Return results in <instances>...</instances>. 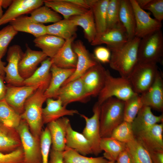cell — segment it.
<instances>
[{"label":"cell","instance_id":"4","mask_svg":"<svg viewBox=\"0 0 163 163\" xmlns=\"http://www.w3.org/2000/svg\"><path fill=\"white\" fill-rule=\"evenodd\" d=\"M136 94L127 78L114 77L107 70L104 84L97 96V102L101 105L111 97L125 101Z\"/></svg>","mask_w":163,"mask_h":163},{"label":"cell","instance_id":"12","mask_svg":"<svg viewBox=\"0 0 163 163\" xmlns=\"http://www.w3.org/2000/svg\"><path fill=\"white\" fill-rule=\"evenodd\" d=\"M21 46L14 45L7 51V65L5 67V81L8 85L14 86H23L24 79L20 75L18 70L19 62L23 54Z\"/></svg>","mask_w":163,"mask_h":163},{"label":"cell","instance_id":"22","mask_svg":"<svg viewBox=\"0 0 163 163\" xmlns=\"http://www.w3.org/2000/svg\"><path fill=\"white\" fill-rule=\"evenodd\" d=\"M46 106L42 109V119L44 124L48 123L65 116H73L79 114L76 110L68 109L59 99L47 98Z\"/></svg>","mask_w":163,"mask_h":163},{"label":"cell","instance_id":"42","mask_svg":"<svg viewBox=\"0 0 163 163\" xmlns=\"http://www.w3.org/2000/svg\"><path fill=\"white\" fill-rule=\"evenodd\" d=\"M120 0H109L107 10V30L121 24L119 17Z\"/></svg>","mask_w":163,"mask_h":163},{"label":"cell","instance_id":"26","mask_svg":"<svg viewBox=\"0 0 163 163\" xmlns=\"http://www.w3.org/2000/svg\"><path fill=\"white\" fill-rule=\"evenodd\" d=\"M66 146L84 156L93 154L88 139L82 133L74 130L70 123L68 124L67 129Z\"/></svg>","mask_w":163,"mask_h":163},{"label":"cell","instance_id":"2","mask_svg":"<svg viewBox=\"0 0 163 163\" xmlns=\"http://www.w3.org/2000/svg\"><path fill=\"white\" fill-rule=\"evenodd\" d=\"M43 89L38 88L26 100L21 119L27 123L34 136L40 138L43 124L42 119L43 105L47 98Z\"/></svg>","mask_w":163,"mask_h":163},{"label":"cell","instance_id":"21","mask_svg":"<svg viewBox=\"0 0 163 163\" xmlns=\"http://www.w3.org/2000/svg\"><path fill=\"white\" fill-rule=\"evenodd\" d=\"M69 120L63 117L47 124L50 134L52 148L55 150L63 151L66 147L67 129Z\"/></svg>","mask_w":163,"mask_h":163},{"label":"cell","instance_id":"50","mask_svg":"<svg viewBox=\"0 0 163 163\" xmlns=\"http://www.w3.org/2000/svg\"><path fill=\"white\" fill-rule=\"evenodd\" d=\"M115 163H132L130 156L126 148L119 155Z\"/></svg>","mask_w":163,"mask_h":163},{"label":"cell","instance_id":"31","mask_svg":"<svg viewBox=\"0 0 163 163\" xmlns=\"http://www.w3.org/2000/svg\"><path fill=\"white\" fill-rule=\"evenodd\" d=\"M119 17L129 40L135 37L136 20L130 0H120Z\"/></svg>","mask_w":163,"mask_h":163},{"label":"cell","instance_id":"49","mask_svg":"<svg viewBox=\"0 0 163 163\" xmlns=\"http://www.w3.org/2000/svg\"><path fill=\"white\" fill-rule=\"evenodd\" d=\"M69 2L81 8L89 10L96 0H68Z\"/></svg>","mask_w":163,"mask_h":163},{"label":"cell","instance_id":"39","mask_svg":"<svg viewBox=\"0 0 163 163\" xmlns=\"http://www.w3.org/2000/svg\"><path fill=\"white\" fill-rule=\"evenodd\" d=\"M64 163H107L104 157H89L66 146L63 152Z\"/></svg>","mask_w":163,"mask_h":163},{"label":"cell","instance_id":"6","mask_svg":"<svg viewBox=\"0 0 163 163\" xmlns=\"http://www.w3.org/2000/svg\"><path fill=\"white\" fill-rule=\"evenodd\" d=\"M159 72L156 64L138 62L127 78L134 91L141 94L152 85Z\"/></svg>","mask_w":163,"mask_h":163},{"label":"cell","instance_id":"44","mask_svg":"<svg viewBox=\"0 0 163 163\" xmlns=\"http://www.w3.org/2000/svg\"><path fill=\"white\" fill-rule=\"evenodd\" d=\"M40 142L42 163H48L52 140L50 132L47 126L42 132Z\"/></svg>","mask_w":163,"mask_h":163},{"label":"cell","instance_id":"51","mask_svg":"<svg viewBox=\"0 0 163 163\" xmlns=\"http://www.w3.org/2000/svg\"><path fill=\"white\" fill-rule=\"evenodd\" d=\"M152 163H163V152L149 153Z\"/></svg>","mask_w":163,"mask_h":163},{"label":"cell","instance_id":"8","mask_svg":"<svg viewBox=\"0 0 163 163\" xmlns=\"http://www.w3.org/2000/svg\"><path fill=\"white\" fill-rule=\"evenodd\" d=\"M100 108L101 105L97 102L93 107V113L91 117H88L84 114H80L85 122L82 133L89 141L93 154L96 156L102 152L100 148L101 139L99 123Z\"/></svg>","mask_w":163,"mask_h":163},{"label":"cell","instance_id":"36","mask_svg":"<svg viewBox=\"0 0 163 163\" xmlns=\"http://www.w3.org/2000/svg\"><path fill=\"white\" fill-rule=\"evenodd\" d=\"M126 146L132 163H152L148 152L135 138Z\"/></svg>","mask_w":163,"mask_h":163},{"label":"cell","instance_id":"16","mask_svg":"<svg viewBox=\"0 0 163 163\" xmlns=\"http://www.w3.org/2000/svg\"><path fill=\"white\" fill-rule=\"evenodd\" d=\"M42 0H14L8 8L0 18V26L10 22L26 14L30 13L43 5Z\"/></svg>","mask_w":163,"mask_h":163},{"label":"cell","instance_id":"53","mask_svg":"<svg viewBox=\"0 0 163 163\" xmlns=\"http://www.w3.org/2000/svg\"><path fill=\"white\" fill-rule=\"evenodd\" d=\"M151 0H136L139 6L143 9L147 4Z\"/></svg>","mask_w":163,"mask_h":163},{"label":"cell","instance_id":"46","mask_svg":"<svg viewBox=\"0 0 163 163\" xmlns=\"http://www.w3.org/2000/svg\"><path fill=\"white\" fill-rule=\"evenodd\" d=\"M143 9L150 11L155 19L161 22L163 20V0H151Z\"/></svg>","mask_w":163,"mask_h":163},{"label":"cell","instance_id":"30","mask_svg":"<svg viewBox=\"0 0 163 163\" xmlns=\"http://www.w3.org/2000/svg\"><path fill=\"white\" fill-rule=\"evenodd\" d=\"M43 2L44 5L61 14L65 19L83 14L89 10L78 6L68 0H45Z\"/></svg>","mask_w":163,"mask_h":163},{"label":"cell","instance_id":"13","mask_svg":"<svg viewBox=\"0 0 163 163\" xmlns=\"http://www.w3.org/2000/svg\"><path fill=\"white\" fill-rule=\"evenodd\" d=\"M72 48L77 57L76 66L74 73L64 82L62 86L80 77L89 69L99 62L93 55L90 53L82 40H78L73 42Z\"/></svg>","mask_w":163,"mask_h":163},{"label":"cell","instance_id":"37","mask_svg":"<svg viewBox=\"0 0 163 163\" xmlns=\"http://www.w3.org/2000/svg\"><path fill=\"white\" fill-rule=\"evenodd\" d=\"M21 115L6 102L0 101V122L9 127L16 129L19 125Z\"/></svg>","mask_w":163,"mask_h":163},{"label":"cell","instance_id":"11","mask_svg":"<svg viewBox=\"0 0 163 163\" xmlns=\"http://www.w3.org/2000/svg\"><path fill=\"white\" fill-rule=\"evenodd\" d=\"M130 1L135 17V37L142 38L152 32L161 29V22L151 18L147 12L139 6L136 0Z\"/></svg>","mask_w":163,"mask_h":163},{"label":"cell","instance_id":"45","mask_svg":"<svg viewBox=\"0 0 163 163\" xmlns=\"http://www.w3.org/2000/svg\"><path fill=\"white\" fill-rule=\"evenodd\" d=\"M24 159L22 145L10 153H5L0 152V163H23Z\"/></svg>","mask_w":163,"mask_h":163},{"label":"cell","instance_id":"43","mask_svg":"<svg viewBox=\"0 0 163 163\" xmlns=\"http://www.w3.org/2000/svg\"><path fill=\"white\" fill-rule=\"evenodd\" d=\"M18 33L10 24L0 30V59L5 55L10 43Z\"/></svg>","mask_w":163,"mask_h":163},{"label":"cell","instance_id":"19","mask_svg":"<svg viewBox=\"0 0 163 163\" xmlns=\"http://www.w3.org/2000/svg\"><path fill=\"white\" fill-rule=\"evenodd\" d=\"M129 40L126 30L122 24L97 34L92 46L107 45V48L116 47L122 45Z\"/></svg>","mask_w":163,"mask_h":163},{"label":"cell","instance_id":"3","mask_svg":"<svg viewBox=\"0 0 163 163\" xmlns=\"http://www.w3.org/2000/svg\"><path fill=\"white\" fill-rule=\"evenodd\" d=\"M124 101L109 98L101 105L99 117L101 138L110 137L113 130L123 121Z\"/></svg>","mask_w":163,"mask_h":163},{"label":"cell","instance_id":"27","mask_svg":"<svg viewBox=\"0 0 163 163\" xmlns=\"http://www.w3.org/2000/svg\"><path fill=\"white\" fill-rule=\"evenodd\" d=\"M21 146L20 138L16 129L0 122V152L10 153Z\"/></svg>","mask_w":163,"mask_h":163},{"label":"cell","instance_id":"5","mask_svg":"<svg viewBox=\"0 0 163 163\" xmlns=\"http://www.w3.org/2000/svg\"><path fill=\"white\" fill-rule=\"evenodd\" d=\"M163 57V35L161 29L146 36L140 40L138 62L157 64Z\"/></svg>","mask_w":163,"mask_h":163},{"label":"cell","instance_id":"29","mask_svg":"<svg viewBox=\"0 0 163 163\" xmlns=\"http://www.w3.org/2000/svg\"><path fill=\"white\" fill-rule=\"evenodd\" d=\"M65 41L62 38L47 34L36 37L33 41L35 46L50 58L56 54Z\"/></svg>","mask_w":163,"mask_h":163},{"label":"cell","instance_id":"38","mask_svg":"<svg viewBox=\"0 0 163 163\" xmlns=\"http://www.w3.org/2000/svg\"><path fill=\"white\" fill-rule=\"evenodd\" d=\"M30 14V17L32 20L43 24L50 22L55 23L62 19L58 13L45 5L35 9Z\"/></svg>","mask_w":163,"mask_h":163},{"label":"cell","instance_id":"24","mask_svg":"<svg viewBox=\"0 0 163 163\" xmlns=\"http://www.w3.org/2000/svg\"><path fill=\"white\" fill-rule=\"evenodd\" d=\"M75 69H63L52 64L50 68L51 79L48 87L44 93L47 98H56L63 84L74 73Z\"/></svg>","mask_w":163,"mask_h":163},{"label":"cell","instance_id":"52","mask_svg":"<svg viewBox=\"0 0 163 163\" xmlns=\"http://www.w3.org/2000/svg\"><path fill=\"white\" fill-rule=\"evenodd\" d=\"M5 75L0 74V101L4 99L7 89L5 83Z\"/></svg>","mask_w":163,"mask_h":163},{"label":"cell","instance_id":"41","mask_svg":"<svg viewBox=\"0 0 163 163\" xmlns=\"http://www.w3.org/2000/svg\"><path fill=\"white\" fill-rule=\"evenodd\" d=\"M110 137L126 144L135 139L132 123L123 121L113 131Z\"/></svg>","mask_w":163,"mask_h":163},{"label":"cell","instance_id":"25","mask_svg":"<svg viewBox=\"0 0 163 163\" xmlns=\"http://www.w3.org/2000/svg\"><path fill=\"white\" fill-rule=\"evenodd\" d=\"M52 64L51 58H47L41 62L40 66L31 75L24 80V85L37 86L45 91L49 86L51 79L50 69Z\"/></svg>","mask_w":163,"mask_h":163},{"label":"cell","instance_id":"34","mask_svg":"<svg viewBox=\"0 0 163 163\" xmlns=\"http://www.w3.org/2000/svg\"><path fill=\"white\" fill-rule=\"evenodd\" d=\"M101 150L104 152V157L109 161H115L117 158L126 148V144L111 137L101 138Z\"/></svg>","mask_w":163,"mask_h":163},{"label":"cell","instance_id":"7","mask_svg":"<svg viewBox=\"0 0 163 163\" xmlns=\"http://www.w3.org/2000/svg\"><path fill=\"white\" fill-rule=\"evenodd\" d=\"M15 129L19 135L23 150V163H43L40 138L33 135L27 122L22 119L19 125Z\"/></svg>","mask_w":163,"mask_h":163},{"label":"cell","instance_id":"54","mask_svg":"<svg viewBox=\"0 0 163 163\" xmlns=\"http://www.w3.org/2000/svg\"><path fill=\"white\" fill-rule=\"evenodd\" d=\"M13 0H0V6L4 8L9 7L11 3Z\"/></svg>","mask_w":163,"mask_h":163},{"label":"cell","instance_id":"47","mask_svg":"<svg viewBox=\"0 0 163 163\" xmlns=\"http://www.w3.org/2000/svg\"><path fill=\"white\" fill-rule=\"evenodd\" d=\"M93 55L95 59L100 63H109L111 52L107 47L98 46L94 50Z\"/></svg>","mask_w":163,"mask_h":163},{"label":"cell","instance_id":"32","mask_svg":"<svg viewBox=\"0 0 163 163\" xmlns=\"http://www.w3.org/2000/svg\"><path fill=\"white\" fill-rule=\"evenodd\" d=\"M69 19L75 25L82 28L85 38L89 43H91L94 40L97 33L91 9L83 14L72 16Z\"/></svg>","mask_w":163,"mask_h":163},{"label":"cell","instance_id":"14","mask_svg":"<svg viewBox=\"0 0 163 163\" xmlns=\"http://www.w3.org/2000/svg\"><path fill=\"white\" fill-rule=\"evenodd\" d=\"M163 123H157L134 135L149 153L163 152Z\"/></svg>","mask_w":163,"mask_h":163},{"label":"cell","instance_id":"18","mask_svg":"<svg viewBox=\"0 0 163 163\" xmlns=\"http://www.w3.org/2000/svg\"><path fill=\"white\" fill-rule=\"evenodd\" d=\"M140 95L143 105L159 111H163V80L160 71L152 85Z\"/></svg>","mask_w":163,"mask_h":163},{"label":"cell","instance_id":"56","mask_svg":"<svg viewBox=\"0 0 163 163\" xmlns=\"http://www.w3.org/2000/svg\"><path fill=\"white\" fill-rule=\"evenodd\" d=\"M107 163H115V161H109Z\"/></svg>","mask_w":163,"mask_h":163},{"label":"cell","instance_id":"48","mask_svg":"<svg viewBox=\"0 0 163 163\" xmlns=\"http://www.w3.org/2000/svg\"><path fill=\"white\" fill-rule=\"evenodd\" d=\"M63 152L55 150L51 148L48 163H64Z\"/></svg>","mask_w":163,"mask_h":163},{"label":"cell","instance_id":"15","mask_svg":"<svg viewBox=\"0 0 163 163\" xmlns=\"http://www.w3.org/2000/svg\"><path fill=\"white\" fill-rule=\"evenodd\" d=\"M39 88L37 86H14L8 85L4 98L6 102L20 115L27 99Z\"/></svg>","mask_w":163,"mask_h":163},{"label":"cell","instance_id":"20","mask_svg":"<svg viewBox=\"0 0 163 163\" xmlns=\"http://www.w3.org/2000/svg\"><path fill=\"white\" fill-rule=\"evenodd\" d=\"M77 37L74 36L65 40L56 54L51 58L52 64L63 69H75L77 57L72 48V44Z\"/></svg>","mask_w":163,"mask_h":163},{"label":"cell","instance_id":"33","mask_svg":"<svg viewBox=\"0 0 163 163\" xmlns=\"http://www.w3.org/2000/svg\"><path fill=\"white\" fill-rule=\"evenodd\" d=\"M47 34L54 35L65 40L76 35L77 26L69 19H62L46 26Z\"/></svg>","mask_w":163,"mask_h":163},{"label":"cell","instance_id":"28","mask_svg":"<svg viewBox=\"0 0 163 163\" xmlns=\"http://www.w3.org/2000/svg\"><path fill=\"white\" fill-rule=\"evenodd\" d=\"M14 29L17 31L30 34L35 38L47 34L46 26L32 20L30 16L21 15L10 22Z\"/></svg>","mask_w":163,"mask_h":163},{"label":"cell","instance_id":"23","mask_svg":"<svg viewBox=\"0 0 163 163\" xmlns=\"http://www.w3.org/2000/svg\"><path fill=\"white\" fill-rule=\"evenodd\" d=\"M163 114L155 115L150 107L143 105L132 123L134 135L144 131L155 124L163 123Z\"/></svg>","mask_w":163,"mask_h":163},{"label":"cell","instance_id":"1","mask_svg":"<svg viewBox=\"0 0 163 163\" xmlns=\"http://www.w3.org/2000/svg\"><path fill=\"white\" fill-rule=\"evenodd\" d=\"M141 38L135 37L122 46L107 48L111 52L109 64L121 77L127 78L138 62V50Z\"/></svg>","mask_w":163,"mask_h":163},{"label":"cell","instance_id":"40","mask_svg":"<svg viewBox=\"0 0 163 163\" xmlns=\"http://www.w3.org/2000/svg\"><path fill=\"white\" fill-rule=\"evenodd\" d=\"M143 106L138 94L124 101L123 121L132 123Z\"/></svg>","mask_w":163,"mask_h":163},{"label":"cell","instance_id":"9","mask_svg":"<svg viewBox=\"0 0 163 163\" xmlns=\"http://www.w3.org/2000/svg\"><path fill=\"white\" fill-rule=\"evenodd\" d=\"M91 97L87 93L81 77L72 80L62 86L60 88L56 97L62 105L67 107L74 102L87 103Z\"/></svg>","mask_w":163,"mask_h":163},{"label":"cell","instance_id":"17","mask_svg":"<svg viewBox=\"0 0 163 163\" xmlns=\"http://www.w3.org/2000/svg\"><path fill=\"white\" fill-rule=\"evenodd\" d=\"M26 50L19 62L18 70L21 76L24 80L31 75L37 69L38 65L47 58L41 51L32 50L26 44Z\"/></svg>","mask_w":163,"mask_h":163},{"label":"cell","instance_id":"10","mask_svg":"<svg viewBox=\"0 0 163 163\" xmlns=\"http://www.w3.org/2000/svg\"><path fill=\"white\" fill-rule=\"evenodd\" d=\"M107 70L98 62L80 77L87 93L91 97L98 96L104 84Z\"/></svg>","mask_w":163,"mask_h":163},{"label":"cell","instance_id":"55","mask_svg":"<svg viewBox=\"0 0 163 163\" xmlns=\"http://www.w3.org/2000/svg\"><path fill=\"white\" fill-rule=\"evenodd\" d=\"M5 63L3 62L0 59V74L5 75Z\"/></svg>","mask_w":163,"mask_h":163},{"label":"cell","instance_id":"35","mask_svg":"<svg viewBox=\"0 0 163 163\" xmlns=\"http://www.w3.org/2000/svg\"><path fill=\"white\" fill-rule=\"evenodd\" d=\"M109 0H96L92 10L97 34L104 33L107 30V10Z\"/></svg>","mask_w":163,"mask_h":163}]
</instances>
